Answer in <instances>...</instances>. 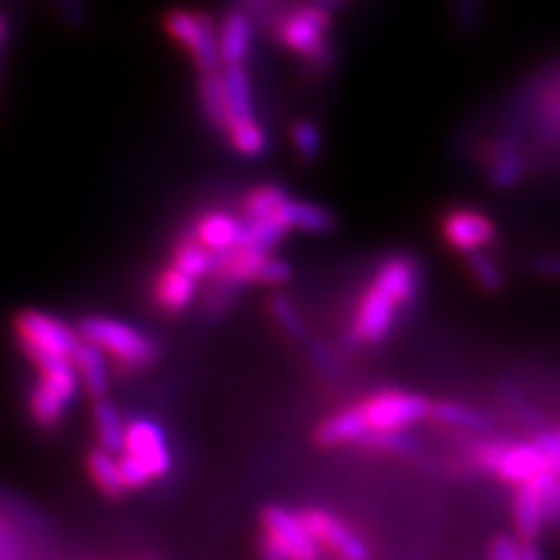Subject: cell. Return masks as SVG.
I'll return each mask as SVG.
<instances>
[{
    "instance_id": "6da1fadb",
    "label": "cell",
    "mask_w": 560,
    "mask_h": 560,
    "mask_svg": "<svg viewBox=\"0 0 560 560\" xmlns=\"http://www.w3.org/2000/svg\"><path fill=\"white\" fill-rule=\"evenodd\" d=\"M14 337L26 360L43 372L49 366L73 362L80 346L78 329L38 308H24L14 318Z\"/></svg>"
},
{
    "instance_id": "7a4b0ae2",
    "label": "cell",
    "mask_w": 560,
    "mask_h": 560,
    "mask_svg": "<svg viewBox=\"0 0 560 560\" xmlns=\"http://www.w3.org/2000/svg\"><path fill=\"white\" fill-rule=\"evenodd\" d=\"M78 337L127 370H143L156 360V343L138 327L108 315H86L78 323Z\"/></svg>"
},
{
    "instance_id": "3957f363",
    "label": "cell",
    "mask_w": 560,
    "mask_h": 560,
    "mask_svg": "<svg viewBox=\"0 0 560 560\" xmlns=\"http://www.w3.org/2000/svg\"><path fill=\"white\" fill-rule=\"evenodd\" d=\"M80 393L73 362L49 366L38 372L28 395V416L38 428H57Z\"/></svg>"
},
{
    "instance_id": "277c9868",
    "label": "cell",
    "mask_w": 560,
    "mask_h": 560,
    "mask_svg": "<svg viewBox=\"0 0 560 560\" xmlns=\"http://www.w3.org/2000/svg\"><path fill=\"white\" fill-rule=\"evenodd\" d=\"M164 26L171 38L178 40L185 49H189L201 75L220 73V47H218V28L210 22L208 14H195L187 10H173L164 16Z\"/></svg>"
},
{
    "instance_id": "5b68a950",
    "label": "cell",
    "mask_w": 560,
    "mask_h": 560,
    "mask_svg": "<svg viewBox=\"0 0 560 560\" xmlns=\"http://www.w3.org/2000/svg\"><path fill=\"white\" fill-rule=\"evenodd\" d=\"M477 460L483 469L493 471L495 477L516 488L530 483L541 471L549 469L547 458L535 448L533 442H488L477 448Z\"/></svg>"
},
{
    "instance_id": "8992f818",
    "label": "cell",
    "mask_w": 560,
    "mask_h": 560,
    "mask_svg": "<svg viewBox=\"0 0 560 560\" xmlns=\"http://www.w3.org/2000/svg\"><path fill=\"white\" fill-rule=\"evenodd\" d=\"M370 432L407 430L430 416V399L416 393L383 390L358 405Z\"/></svg>"
},
{
    "instance_id": "52a82bcc",
    "label": "cell",
    "mask_w": 560,
    "mask_h": 560,
    "mask_svg": "<svg viewBox=\"0 0 560 560\" xmlns=\"http://www.w3.org/2000/svg\"><path fill=\"white\" fill-rule=\"evenodd\" d=\"M119 455H127L148 471V477L162 479L171 469V451L164 430L150 418H136L125 428V448Z\"/></svg>"
},
{
    "instance_id": "ba28073f",
    "label": "cell",
    "mask_w": 560,
    "mask_h": 560,
    "mask_svg": "<svg viewBox=\"0 0 560 560\" xmlns=\"http://www.w3.org/2000/svg\"><path fill=\"white\" fill-rule=\"evenodd\" d=\"M261 528H265V537L271 539L288 560H323V549L315 545L296 512L269 504L261 512Z\"/></svg>"
},
{
    "instance_id": "9c48e42d",
    "label": "cell",
    "mask_w": 560,
    "mask_h": 560,
    "mask_svg": "<svg viewBox=\"0 0 560 560\" xmlns=\"http://www.w3.org/2000/svg\"><path fill=\"white\" fill-rule=\"evenodd\" d=\"M300 518L315 545L335 553L337 560H372L370 547L364 539L348 528V525L325 510H304Z\"/></svg>"
},
{
    "instance_id": "30bf717a",
    "label": "cell",
    "mask_w": 560,
    "mask_h": 560,
    "mask_svg": "<svg viewBox=\"0 0 560 560\" xmlns=\"http://www.w3.org/2000/svg\"><path fill=\"white\" fill-rule=\"evenodd\" d=\"M331 14L327 5H302L280 24V40L300 55L320 59L327 55L325 35L329 28Z\"/></svg>"
},
{
    "instance_id": "8fae6325",
    "label": "cell",
    "mask_w": 560,
    "mask_h": 560,
    "mask_svg": "<svg viewBox=\"0 0 560 560\" xmlns=\"http://www.w3.org/2000/svg\"><path fill=\"white\" fill-rule=\"evenodd\" d=\"M399 306L390 300L388 294H383L374 285L364 292L362 302L358 306L353 327H350V339L358 343H378L395 325Z\"/></svg>"
},
{
    "instance_id": "7c38bea8",
    "label": "cell",
    "mask_w": 560,
    "mask_h": 560,
    "mask_svg": "<svg viewBox=\"0 0 560 560\" xmlns=\"http://www.w3.org/2000/svg\"><path fill=\"white\" fill-rule=\"evenodd\" d=\"M444 238L465 255L483 250L495 238V224L477 210H453L444 220Z\"/></svg>"
},
{
    "instance_id": "4fadbf2b",
    "label": "cell",
    "mask_w": 560,
    "mask_h": 560,
    "mask_svg": "<svg viewBox=\"0 0 560 560\" xmlns=\"http://www.w3.org/2000/svg\"><path fill=\"white\" fill-rule=\"evenodd\" d=\"M372 285L388 294L397 306H407L420 288V269L411 257H390L378 267Z\"/></svg>"
},
{
    "instance_id": "5bb4252c",
    "label": "cell",
    "mask_w": 560,
    "mask_h": 560,
    "mask_svg": "<svg viewBox=\"0 0 560 560\" xmlns=\"http://www.w3.org/2000/svg\"><path fill=\"white\" fill-rule=\"evenodd\" d=\"M253 45V22L243 8H234L224 14L218 28V47L222 68L243 66Z\"/></svg>"
},
{
    "instance_id": "9a60e30c",
    "label": "cell",
    "mask_w": 560,
    "mask_h": 560,
    "mask_svg": "<svg viewBox=\"0 0 560 560\" xmlns=\"http://www.w3.org/2000/svg\"><path fill=\"white\" fill-rule=\"evenodd\" d=\"M73 370L78 376L80 388L90 395L94 401L105 399L110 390V360L105 358L101 350L92 343H84L80 339V346L73 355Z\"/></svg>"
},
{
    "instance_id": "2e32d148",
    "label": "cell",
    "mask_w": 560,
    "mask_h": 560,
    "mask_svg": "<svg viewBox=\"0 0 560 560\" xmlns=\"http://www.w3.org/2000/svg\"><path fill=\"white\" fill-rule=\"evenodd\" d=\"M243 222L230 213H206L195 224V238L208 253L220 255L238 248Z\"/></svg>"
},
{
    "instance_id": "e0dca14e",
    "label": "cell",
    "mask_w": 560,
    "mask_h": 560,
    "mask_svg": "<svg viewBox=\"0 0 560 560\" xmlns=\"http://www.w3.org/2000/svg\"><path fill=\"white\" fill-rule=\"evenodd\" d=\"M222 92L226 103V129L243 121H253V90L248 73L243 66H230L220 70Z\"/></svg>"
},
{
    "instance_id": "ac0fdd59",
    "label": "cell",
    "mask_w": 560,
    "mask_h": 560,
    "mask_svg": "<svg viewBox=\"0 0 560 560\" xmlns=\"http://www.w3.org/2000/svg\"><path fill=\"white\" fill-rule=\"evenodd\" d=\"M512 514H514L516 539L521 545H537V539L541 530H545L547 523H545V510H541V500L530 483L516 488Z\"/></svg>"
},
{
    "instance_id": "d6986e66",
    "label": "cell",
    "mask_w": 560,
    "mask_h": 560,
    "mask_svg": "<svg viewBox=\"0 0 560 560\" xmlns=\"http://www.w3.org/2000/svg\"><path fill=\"white\" fill-rule=\"evenodd\" d=\"M276 218L285 224V230H302L308 234H325L335 230V215L320 203L311 201H292L288 199Z\"/></svg>"
},
{
    "instance_id": "ffe728a7",
    "label": "cell",
    "mask_w": 560,
    "mask_h": 560,
    "mask_svg": "<svg viewBox=\"0 0 560 560\" xmlns=\"http://www.w3.org/2000/svg\"><path fill=\"white\" fill-rule=\"evenodd\" d=\"M199 280L180 273L178 269L166 267L154 283V302L168 313L185 311L197 296Z\"/></svg>"
},
{
    "instance_id": "44dd1931",
    "label": "cell",
    "mask_w": 560,
    "mask_h": 560,
    "mask_svg": "<svg viewBox=\"0 0 560 560\" xmlns=\"http://www.w3.org/2000/svg\"><path fill=\"white\" fill-rule=\"evenodd\" d=\"M370 434L372 432L364 423L360 407H350L329 416L325 423H320V428L315 430V440L323 446H337L348 442H364Z\"/></svg>"
},
{
    "instance_id": "7402d4cb",
    "label": "cell",
    "mask_w": 560,
    "mask_h": 560,
    "mask_svg": "<svg viewBox=\"0 0 560 560\" xmlns=\"http://www.w3.org/2000/svg\"><path fill=\"white\" fill-rule=\"evenodd\" d=\"M92 418H94V428H96V436H98V448L110 453V455H119L121 448H125L127 423L121 420L117 407L108 397L96 399L92 407Z\"/></svg>"
},
{
    "instance_id": "603a6c76",
    "label": "cell",
    "mask_w": 560,
    "mask_h": 560,
    "mask_svg": "<svg viewBox=\"0 0 560 560\" xmlns=\"http://www.w3.org/2000/svg\"><path fill=\"white\" fill-rule=\"evenodd\" d=\"M86 471L94 481V486L101 490L105 498L119 500L127 495V488L121 483L119 467H117V455H110L101 451L98 446L86 453Z\"/></svg>"
},
{
    "instance_id": "cb8c5ba5",
    "label": "cell",
    "mask_w": 560,
    "mask_h": 560,
    "mask_svg": "<svg viewBox=\"0 0 560 560\" xmlns=\"http://www.w3.org/2000/svg\"><path fill=\"white\" fill-rule=\"evenodd\" d=\"M430 416L440 420L444 425L471 430V432H486L493 428V418L477 407L458 405V401H436L430 407Z\"/></svg>"
},
{
    "instance_id": "d4e9b609",
    "label": "cell",
    "mask_w": 560,
    "mask_h": 560,
    "mask_svg": "<svg viewBox=\"0 0 560 560\" xmlns=\"http://www.w3.org/2000/svg\"><path fill=\"white\" fill-rule=\"evenodd\" d=\"M285 232H288L285 224L280 222L276 215L265 218V220H245L238 248L269 255V250L276 243H280V238L285 236Z\"/></svg>"
},
{
    "instance_id": "484cf974",
    "label": "cell",
    "mask_w": 560,
    "mask_h": 560,
    "mask_svg": "<svg viewBox=\"0 0 560 560\" xmlns=\"http://www.w3.org/2000/svg\"><path fill=\"white\" fill-rule=\"evenodd\" d=\"M173 269H178L180 273L189 278H203L208 273H213V253H208L203 245H199L195 238H185L173 250Z\"/></svg>"
},
{
    "instance_id": "4316f807",
    "label": "cell",
    "mask_w": 560,
    "mask_h": 560,
    "mask_svg": "<svg viewBox=\"0 0 560 560\" xmlns=\"http://www.w3.org/2000/svg\"><path fill=\"white\" fill-rule=\"evenodd\" d=\"M199 103H201V110H203V115H206L210 125L226 129V103H224L220 73L201 75V80H199Z\"/></svg>"
},
{
    "instance_id": "83f0119b",
    "label": "cell",
    "mask_w": 560,
    "mask_h": 560,
    "mask_svg": "<svg viewBox=\"0 0 560 560\" xmlns=\"http://www.w3.org/2000/svg\"><path fill=\"white\" fill-rule=\"evenodd\" d=\"M290 197L285 195L283 187L278 185H265L257 187L255 191H250L248 199L243 203V215L245 220H265V218H273L280 206H283Z\"/></svg>"
},
{
    "instance_id": "f1b7e54d",
    "label": "cell",
    "mask_w": 560,
    "mask_h": 560,
    "mask_svg": "<svg viewBox=\"0 0 560 560\" xmlns=\"http://www.w3.org/2000/svg\"><path fill=\"white\" fill-rule=\"evenodd\" d=\"M230 131V140L232 145L245 154V156H259L267 152V145H269V138H267V131L261 129L257 121H243V125H234L226 129Z\"/></svg>"
},
{
    "instance_id": "f546056e",
    "label": "cell",
    "mask_w": 560,
    "mask_h": 560,
    "mask_svg": "<svg viewBox=\"0 0 560 560\" xmlns=\"http://www.w3.org/2000/svg\"><path fill=\"white\" fill-rule=\"evenodd\" d=\"M535 493L541 500V510H545V523L560 525V479L551 469H545L539 477L530 481Z\"/></svg>"
},
{
    "instance_id": "4dcf8cb0",
    "label": "cell",
    "mask_w": 560,
    "mask_h": 560,
    "mask_svg": "<svg viewBox=\"0 0 560 560\" xmlns=\"http://www.w3.org/2000/svg\"><path fill=\"white\" fill-rule=\"evenodd\" d=\"M523 173V160L521 154L512 148L502 150L493 164H490V180H493L498 187H512L518 183Z\"/></svg>"
},
{
    "instance_id": "1f68e13d",
    "label": "cell",
    "mask_w": 560,
    "mask_h": 560,
    "mask_svg": "<svg viewBox=\"0 0 560 560\" xmlns=\"http://www.w3.org/2000/svg\"><path fill=\"white\" fill-rule=\"evenodd\" d=\"M292 143H294L296 152H300L302 160H306V162L318 160L320 148H323L320 129L315 127L311 119L294 121V127H292Z\"/></svg>"
},
{
    "instance_id": "d6a6232c",
    "label": "cell",
    "mask_w": 560,
    "mask_h": 560,
    "mask_svg": "<svg viewBox=\"0 0 560 560\" xmlns=\"http://www.w3.org/2000/svg\"><path fill=\"white\" fill-rule=\"evenodd\" d=\"M467 265H469V271L471 276H475L479 280V285L483 290H490L495 292L502 288V271L500 267L495 265V259L486 255V250H479V253H469L467 255Z\"/></svg>"
},
{
    "instance_id": "836d02e7",
    "label": "cell",
    "mask_w": 560,
    "mask_h": 560,
    "mask_svg": "<svg viewBox=\"0 0 560 560\" xmlns=\"http://www.w3.org/2000/svg\"><path fill=\"white\" fill-rule=\"evenodd\" d=\"M269 311H271V315L276 318V323L283 327L288 335H292L296 339H302L306 335V327H304L302 315H300V311L294 308V304L288 300V296L273 294L271 300H269Z\"/></svg>"
},
{
    "instance_id": "e575fe53",
    "label": "cell",
    "mask_w": 560,
    "mask_h": 560,
    "mask_svg": "<svg viewBox=\"0 0 560 560\" xmlns=\"http://www.w3.org/2000/svg\"><path fill=\"white\" fill-rule=\"evenodd\" d=\"M362 444L385 453H411L416 451L418 440L409 430H390V432H372Z\"/></svg>"
},
{
    "instance_id": "d590c367",
    "label": "cell",
    "mask_w": 560,
    "mask_h": 560,
    "mask_svg": "<svg viewBox=\"0 0 560 560\" xmlns=\"http://www.w3.org/2000/svg\"><path fill=\"white\" fill-rule=\"evenodd\" d=\"M292 276V269L285 259L280 257H271L267 255L265 261H261L257 276H255V283H267V285H283L288 283Z\"/></svg>"
},
{
    "instance_id": "8d00e7d4",
    "label": "cell",
    "mask_w": 560,
    "mask_h": 560,
    "mask_svg": "<svg viewBox=\"0 0 560 560\" xmlns=\"http://www.w3.org/2000/svg\"><path fill=\"white\" fill-rule=\"evenodd\" d=\"M518 539L512 535H498L488 547V560H518Z\"/></svg>"
},
{
    "instance_id": "74e56055",
    "label": "cell",
    "mask_w": 560,
    "mask_h": 560,
    "mask_svg": "<svg viewBox=\"0 0 560 560\" xmlns=\"http://www.w3.org/2000/svg\"><path fill=\"white\" fill-rule=\"evenodd\" d=\"M533 269L545 278H560V255H541L533 259Z\"/></svg>"
},
{
    "instance_id": "f35d334b",
    "label": "cell",
    "mask_w": 560,
    "mask_h": 560,
    "mask_svg": "<svg viewBox=\"0 0 560 560\" xmlns=\"http://www.w3.org/2000/svg\"><path fill=\"white\" fill-rule=\"evenodd\" d=\"M311 353H313V358H315V362H318L323 370H327V372H339V360H337V355L331 353V350H327L323 343H311Z\"/></svg>"
},
{
    "instance_id": "ab89813d",
    "label": "cell",
    "mask_w": 560,
    "mask_h": 560,
    "mask_svg": "<svg viewBox=\"0 0 560 560\" xmlns=\"http://www.w3.org/2000/svg\"><path fill=\"white\" fill-rule=\"evenodd\" d=\"M518 560H545V553H541V549L537 545H521Z\"/></svg>"
},
{
    "instance_id": "60d3db41",
    "label": "cell",
    "mask_w": 560,
    "mask_h": 560,
    "mask_svg": "<svg viewBox=\"0 0 560 560\" xmlns=\"http://www.w3.org/2000/svg\"><path fill=\"white\" fill-rule=\"evenodd\" d=\"M8 35H10V22H8V16L0 12V51H3V47L8 43Z\"/></svg>"
},
{
    "instance_id": "b9f144b4",
    "label": "cell",
    "mask_w": 560,
    "mask_h": 560,
    "mask_svg": "<svg viewBox=\"0 0 560 560\" xmlns=\"http://www.w3.org/2000/svg\"><path fill=\"white\" fill-rule=\"evenodd\" d=\"M549 469H551L553 475L560 479V455H558V458H553V460L549 463Z\"/></svg>"
},
{
    "instance_id": "7bdbcfd3",
    "label": "cell",
    "mask_w": 560,
    "mask_h": 560,
    "mask_svg": "<svg viewBox=\"0 0 560 560\" xmlns=\"http://www.w3.org/2000/svg\"><path fill=\"white\" fill-rule=\"evenodd\" d=\"M558 436H560V430H558Z\"/></svg>"
}]
</instances>
